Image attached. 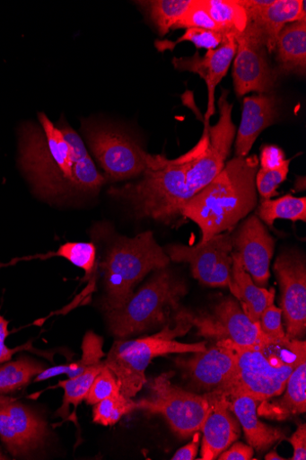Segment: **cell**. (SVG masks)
<instances>
[{
    "instance_id": "obj_1",
    "label": "cell",
    "mask_w": 306,
    "mask_h": 460,
    "mask_svg": "<svg viewBox=\"0 0 306 460\" xmlns=\"http://www.w3.org/2000/svg\"><path fill=\"white\" fill-rule=\"evenodd\" d=\"M38 118L19 128L18 162L34 194L48 201L97 195L107 181L79 135L66 120Z\"/></svg>"
},
{
    "instance_id": "obj_2",
    "label": "cell",
    "mask_w": 306,
    "mask_h": 460,
    "mask_svg": "<svg viewBox=\"0 0 306 460\" xmlns=\"http://www.w3.org/2000/svg\"><path fill=\"white\" fill-rule=\"evenodd\" d=\"M257 155L236 156L208 185L183 206L181 217L201 230L200 243L233 229L257 207Z\"/></svg>"
},
{
    "instance_id": "obj_3",
    "label": "cell",
    "mask_w": 306,
    "mask_h": 460,
    "mask_svg": "<svg viewBox=\"0 0 306 460\" xmlns=\"http://www.w3.org/2000/svg\"><path fill=\"white\" fill-rule=\"evenodd\" d=\"M210 127L195 147L176 159H165L148 169L143 179L120 188H111L110 196L126 201L138 219H152L165 225L176 222L181 217L186 204L187 174L195 160L205 150Z\"/></svg>"
},
{
    "instance_id": "obj_4",
    "label": "cell",
    "mask_w": 306,
    "mask_h": 460,
    "mask_svg": "<svg viewBox=\"0 0 306 460\" xmlns=\"http://www.w3.org/2000/svg\"><path fill=\"white\" fill-rule=\"evenodd\" d=\"M231 344L236 357L237 378L225 395L228 399L245 395L260 402L278 397L293 371L306 360V343L298 340L274 341L254 347Z\"/></svg>"
},
{
    "instance_id": "obj_5",
    "label": "cell",
    "mask_w": 306,
    "mask_h": 460,
    "mask_svg": "<svg viewBox=\"0 0 306 460\" xmlns=\"http://www.w3.org/2000/svg\"><path fill=\"white\" fill-rule=\"evenodd\" d=\"M170 262L151 231L133 238L116 236L98 263L104 286L102 309L109 313L123 307L148 274L167 268Z\"/></svg>"
},
{
    "instance_id": "obj_6",
    "label": "cell",
    "mask_w": 306,
    "mask_h": 460,
    "mask_svg": "<svg viewBox=\"0 0 306 460\" xmlns=\"http://www.w3.org/2000/svg\"><path fill=\"white\" fill-rule=\"evenodd\" d=\"M176 325L167 323L153 336L133 341H117L103 363L116 375L120 394L134 399L147 385L145 371L153 358L169 354L197 353L206 350V343L187 344L177 341L193 325L174 314Z\"/></svg>"
},
{
    "instance_id": "obj_7",
    "label": "cell",
    "mask_w": 306,
    "mask_h": 460,
    "mask_svg": "<svg viewBox=\"0 0 306 460\" xmlns=\"http://www.w3.org/2000/svg\"><path fill=\"white\" fill-rule=\"evenodd\" d=\"M167 268L154 271L123 307L106 313L114 337L124 340L164 326L179 310L188 288Z\"/></svg>"
},
{
    "instance_id": "obj_8",
    "label": "cell",
    "mask_w": 306,
    "mask_h": 460,
    "mask_svg": "<svg viewBox=\"0 0 306 460\" xmlns=\"http://www.w3.org/2000/svg\"><path fill=\"white\" fill-rule=\"evenodd\" d=\"M84 137L98 163L105 172L106 181H127L154 169L164 160L163 155H153L122 129L111 124L85 121Z\"/></svg>"
},
{
    "instance_id": "obj_9",
    "label": "cell",
    "mask_w": 306,
    "mask_h": 460,
    "mask_svg": "<svg viewBox=\"0 0 306 460\" xmlns=\"http://www.w3.org/2000/svg\"><path fill=\"white\" fill-rule=\"evenodd\" d=\"M172 372L162 373L148 384L149 394L137 402V410L165 418L182 438L202 430L209 411L206 394L199 395L171 383Z\"/></svg>"
},
{
    "instance_id": "obj_10",
    "label": "cell",
    "mask_w": 306,
    "mask_h": 460,
    "mask_svg": "<svg viewBox=\"0 0 306 460\" xmlns=\"http://www.w3.org/2000/svg\"><path fill=\"white\" fill-rule=\"evenodd\" d=\"M165 253L170 261L188 263L196 279L209 287L232 288V236L223 233L196 246L170 244Z\"/></svg>"
},
{
    "instance_id": "obj_11",
    "label": "cell",
    "mask_w": 306,
    "mask_h": 460,
    "mask_svg": "<svg viewBox=\"0 0 306 460\" xmlns=\"http://www.w3.org/2000/svg\"><path fill=\"white\" fill-rule=\"evenodd\" d=\"M176 314L196 326L200 336L216 341H231L241 347H254L275 341L267 336L259 323L252 322L232 298L221 301L210 313L194 314L179 310Z\"/></svg>"
},
{
    "instance_id": "obj_12",
    "label": "cell",
    "mask_w": 306,
    "mask_h": 460,
    "mask_svg": "<svg viewBox=\"0 0 306 460\" xmlns=\"http://www.w3.org/2000/svg\"><path fill=\"white\" fill-rule=\"evenodd\" d=\"M229 94V91L223 89L218 100L220 119L209 128L207 146L187 174L186 203L220 174L226 164L236 135L232 121L233 105L228 100Z\"/></svg>"
},
{
    "instance_id": "obj_13",
    "label": "cell",
    "mask_w": 306,
    "mask_h": 460,
    "mask_svg": "<svg viewBox=\"0 0 306 460\" xmlns=\"http://www.w3.org/2000/svg\"><path fill=\"white\" fill-rule=\"evenodd\" d=\"M178 358L177 365L185 377L199 391L226 395L237 378V362L230 341H217L205 351Z\"/></svg>"
},
{
    "instance_id": "obj_14",
    "label": "cell",
    "mask_w": 306,
    "mask_h": 460,
    "mask_svg": "<svg viewBox=\"0 0 306 460\" xmlns=\"http://www.w3.org/2000/svg\"><path fill=\"white\" fill-rule=\"evenodd\" d=\"M237 51L233 66L234 89L239 98L249 93H271L280 77L267 58L264 40L249 29L236 35Z\"/></svg>"
},
{
    "instance_id": "obj_15",
    "label": "cell",
    "mask_w": 306,
    "mask_h": 460,
    "mask_svg": "<svg viewBox=\"0 0 306 460\" xmlns=\"http://www.w3.org/2000/svg\"><path fill=\"white\" fill-rule=\"evenodd\" d=\"M48 424L33 410L8 395H0V439L15 457L27 456L45 446Z\"/></svg>"
},
{
    "instance_id": "obj_16",
    "label": "cell",
    "mask_w": 306,
    "mask_h": 460,
    "mask_svg": "<svg viewBox=\"0 0 306 460\" xmlns=\"http://www.w3.org/2000/svg\"><path fill=\"white\" fill-rule=\"evenodd\" d=\"M281 288V309L286 337L298 340L306 332V264L294 251L282 253L274 265Z\"/></svg>"
},
{
    "instance_id": "obj_17",
    "label": "cell",
    "mask_w": 306,
    "mask_h": 460,
    "mask_svg": "<svg viewBox=\"0 0 306 460\" xmlns=\"http://www.w3.org/2000/svg\"><path fill=\"white\" fill-rule=\"evenodd\" d=\"M247 13V28L266 44L267 52L275 50L277 38L285 25L306 20L304 0H238Z\"/></svg>"
},
{
    "instance_id": "obj_18",
    "label": "cell",
    "mask_w": 306,
    "mask_h": 460,
    "mask_svg": "<svg viewBox=\"0 0 306 460\" xmlns=\"http://www.w3.org/2000/svg\"><path fill=\"white\" fill-rule=\"evenodd\" d=\"M232 236L233 250L256 285L266 288L275 243L264 224L255 216L246 219Z\"/></svg>"
},
{
    "instance_id": "obj_19",
    "label": "cell",
    "mask_w": 306,
    "mask_h": 460,
    "mask_svg": "<svg viewBox=\"0 0 306 460\" xmlns=\"http://www.w3.org/2000/svg\"><path fill=\"white\" fill-rule=\"evenodd\" d=\"M237 51L236 35L226 34L223 45L209 50L205 57L196 53L191 58H174L172 65L176 69L197 74L205 81L208 92L207 111L205 116V125H210V118L214 114V93L218 84L227 75Z\"/></svg>"
},
{
    "instance_id": "obj_20",
    "label": "cell",
    "mask_w": 306,
    "mask_h": 460,
    "mask_svg": "<svg viewBox=\"0 0 306 460\" xmlns=\"http://www.w3.org/2000/svg\"><path fill=\"white\" fill-rule=\"evenodd\" d=\"M209 401L202 432L201 458L214 460L228 449L240 435V425L231 409L230 400L220 393L205 394Z\"/></svg>"
},
{
    "instance_id": "obj_21",
    "label": "cell",
    "mask_w": 306,
    "mask_h": 460,
    "mask_svg": "<svg viewBox=\"0 0 306 460\" xmlns=\"http://www.w3.org/2000/svg\"><path fill=\"white\" fill-rule=\"evenodd\" d=\"M277 116V101L274 95L258 94L245 98L236 138V155L248 156L258 136L275 122Z\"/></svg>"
},
{
    "instance_id": "obj_22",
    "label": "cell",
    "mask_w": 306,
    "mask_h": 460,
    "mask_svg": "<svg viewBox=\"0 0 306 460\" xmlns=\"http://www.w3.org/2000/svg\"><path fill=\"white\" fill-rule=\"evenodd\" d=\"M306 411V360L291 374L284 393L275 398L260 402L257 412L268 420L285 421Z\"/></svg>"
},
{
    "instance_id": "obj_23",
    "label": "cell",
    "mask_w": 306,
    "mask_h": 460,
    "mask_svg": "<svg viewBox=\"0 0 306 460\" xmlns=\"http://www.w3.org/2000/svg\"><path fill=\"white\" fill-rule=\"evenodd\" d=\"M231 409L242 427L248 444L258 452L270 449L275 443L285 438V433L258 420V403L249 396L229 399Z\"/></svg>"
},
{
    "instance_id": "obj_24",
    "label": "cell",
    "mask_w": 306,
    "mask_h": 460,
    "mask_svg": "<svg viewBox=\"0 0 306 460\" xmlns=\"http://www.w3.org/2000/svg\"><path fill=\"white\" fill-rule=\"evenodd\" d=\"M232 294L236 297L242 311L254 323H258L267 307L275 303V289L271 290L258 287L243 267L240 255L232 252Z\"/></svg>"
},
{
    "instance_id": "obj_25",
    "label": "cell",
    "mask_w": 306,
    "mask_h": 460,
    "mask_svg": "<svg viewBox=\"0 0 306 460\" xmlns=\"http://www.w3.org/2000/svg\"><path fill=\"white\" fill-rule=\"evenodd\" d=\"M279 75L294 74L305 76L306 20L289 23L279 33L275 50Z\"/></svg>"
},
{
    "instance_id": "obj_26",
    "label": "cell",
    "mask_w": 306,
    "mask_h": 460,
    "mask_svg": "<svg viewBox=\"0 0 306 460\" xmlns=\"http://www.w3.org/2000/svg\"><path fill=\"white\" fill-rule=\"evenodd\" d=\"M256 216L269 226L278 219L305 223L306 198L286 194L277 199H264L258 206Z\"/></svg>"
},
{
    "instance_id": "obj_27",
    "label": "cell",
    "mask_w": 306,
    "mask_h": 460,
    "mask_svg": "<svg viewBox=\"0 0 306 460\" xmlns=\"http://www.w3.org/2000/svg\"><path fill=\"white\" fill-rule=\"evenodd\" d=\"M46 368V365L28 357L0 365V395L22 389Z\"/></svg>"
},
{
    "instance_id": "obj_28",
    "label": "cell",
    "mask_w": 306,
    "mask_h": 460,
    "mask_svg": "<svg viewBox=\"0 0 306 460\" xmlns=\"http://www.w3.org/2000/svg\"><path fill=\"white\" fill-rule=\"evenodd\" d=\"M202 4L225 34L237 35L245 30L247 13L238 0H202Z\"/></svg>"
},
{
    "instance_id": "obj_29",
    "label": "cell",
    "mask_w": 306,
    "mask_h": 460,
    "mask_svg": "<svg viewBox=\"0 0 306 460\" xmlns=\"http://www.w3.org/2000/svg\"><path fill=\"white\" fill-rule=\"evenodd\" d=\"M194 0H154L141 2L161 36L172 30L193 4Z\"/></svg>"
},
{
    "instance_id": "obj_30",
    "label": "cell",
    "mask_w": 306,
    "mask_h": 460,
    "mask_svg": "<svg viewBox=\"0 0 306 460\" xmlns=\"http://www.w3.org/2000/svg\"><path fill=\"white\" fill-rule=\"evenodd\" d=\"M104 367L103 361L96 366L86 369L84 372L76 376L74 378H69L58 383V386L64 389L65 394L62 406L57 410V416L67 420L70 413V407L74 405L76 408L84 401L87 394Z\"/></svg>"
},
{
    "instance_id": "obj_31",
    "label": "cell",
    "mask_w": 306,
    "mask_h": 460,
    "mask_svg": "<svg viewBox=\"0 0 306 460\" xmlns=\"http://www.w3.org/2000/svg\"><path fill=\"white\" fill-rule=\"evenodd\" d=\"M97 246L94 243L69 242L52 253V257L64 258L84 271L82 281L91 280L98 267Z\"/></svg>"
},
{
    "instance_id": "obj_32",
    "label": "cell",
    "mask_w": 306,
    "mask_h": 460,
    "mask_svg": "<svg viewBox=\"0 0 306 460\" xmlns=\"http://www.w3.org/2000/svg\"><path fill=\"white\" fill-rule=\"evenodd\" d=\"M94 406V423L109 427L118 423L124 415L136 411L137 402L118 394L100 402Z\"/></svg>"
},
{
    "instance_id": "obj_33",
    "label": "cell",
    "mask_w": 306,
    "mask_h": 460,
    "mask_svg": "<svg viewBox=\"0 0 306 460\" xmlns=\"http://www.w3.org/2000/svg\"><path fill=\"white\" fill-rule=\"evenodd\" d=\"M225 37V33L198 28H190L188 29L186 33L178 40H158L156 41L155 46L160 52H163L165 50L172 51L174 48L183 43V41H190V43H193L197 49H203L209 51L220 48L223 45Z\"/></svg>"
},
{
    "instance_id": "obj_34",
    "label": "cell",
    "mask_w": 306,
    "mask_h": 460,
    "mask_svg": "<svg viewBox=\"0 0 306 460\" xmlns=\"http://www.w3.org/2000/svg\"><path fill=\"white\" fill-rule=\"evenodd\" d=\"M292 159L287 161L274 171L259 170L256 174L255 184L256 189L264 199H271L273 197L279 195V186L287 180L289 173V166Z\"/></svg>"
},
{
    "instance_id": "obj_35",
    "label": "cell",
    "mask_w": 306,
    "mask_h": 460,
    "mask_svg": "<svg viewBox=\"0 0 306 460\" xmlns=\"http://www.w3.org/2000/svg\"><path fill=\"white\" fill-rule=\"evenodd\" d=\"M118 394H120V388L116 375L104 364L84 401L87 404L95 405Z\"/></svg>"
},
{
    "instance_id": "obj_36",
    "label": "cell",
    "mask_w": 306,
    "mask_h": 460,
    "mask_svg": "<svg viewBox=\"0 0 306 460\" xmlns=\"http://www.w3.org/2000/svg\"><path fill=\"white\" fill-rule=\"evenodd\" d=\"M183 28H198L224 33L220 26H218L210 17L202 4V0H194L193 4L190 6L188 11L184 14L176 26L172 28V30Z\"/></svg>"
},
{
    "instance_id": "obj_37",
    "label": "cell",
    "mask_w": 306,
    "mask_h": 460,
    "mask_svg": "<svg viewBox=\"0 0 306 460\" xmlns=\"http://www.w3.org/2000/svg\"><path fill=\"white\" fill-rule=\"evenodd\" d=\"M259 327L267 336L275 341L288 339L283 325V312L275 306V303L270 304L264 313L261 314Z\"/></svg>"
},
{
    "instance_id": "obj_38",
    "label": "cell",
    "mask_w": 306,
    "mask_h": 460,
    "mask_svg": "<svg viewBox=\"0 0 306 460\" xmlns=\"http://www.w3.org/2000/svg\"><path fill=\"white\" fill-rule=\"evenodd\" d=\"M287 161L283 149L275 145H266L261 147L258 162L261 170L274 171L279 169Z\"/></svg>"
},
{
    "instance_id": "obj_39",
    "label": "cell",
    "mask_w": 306,
    "mask_h": 460,
    "mask_svg": "<svg viewBox=\"0 0 306 460\" xmlns=\"http://www.w3.org/2000/svg\"><path fill=\"white\" fill-rule=\"evenodd\" d=\"M9 321L0 314V365L10 361L13 355L28 348L31 343H28L21 348L10 349L6 345V340L9 337Z\"/></svg>"
},
{
    "instance_id": "obj_40",
    "label": "cell",
    "mask_w": 306,
    "mask_h": 460,
    "mask_svg": "<svg viewBox=\"0 0 306 460\" xmlns=\"http://www.w3.org/2000/svg\"><path fill=\"white\" fill-rule=\"evenodd\" d=\"M293 448V456L292 460L306 459V426L300 425L293 436L288 438Z\"/></svg>"
},
{
    "instance_id": "obj_41",
    "label": "cell",
    "mask_w": 306,
    "mask_h": 460,
    "mask_svg": "<svg viewBox=\"0 0 306 460\" xmlns=\"http://www.w3.org/2000/svg\"><path fill=\"white\" fill-rule=\"evenodd\" d=\"M254 449L249 445L235 443L231 448L226 449L220 456V460H250L253 457Z\"/></svg>"
},
{
    "instance_id": "obj_42",
    "label": "cell",
    "mask_w": 306,
    "mask_h": 460,
    "mask_svg": "<svg viewBox=\"0 0 306 460\" xmlns=\"http://www.w3.org/2000/svg\"><path fill=\"white\" fill-rule=\"evenodd\" d=\"M200 437L201 436L199 432L195 433L193 440L187 446L180 448L176 454H174L171 459L194 460L198 454Z\"/></svg>"
},
{
    "instance_id": "obj_43",
    "label": "cell",
    "mask_w": 306,
    "mask_h": 460,
    "mask_svg": "<svg viewBox=\"0 0 306 460\" xmlns=\"http://www.w3.org/2000/svg\"><path fill=\"white\" fill-rule=\"evenodd\" d=\"M267 460H284L285 458L281 456L275 450L271 451L266 456Z\"/></svg>"
},
{
    "instance_id": "obj_44",
    "label": "cell",
    "mask_w": 306,
    "mask_h": 460,
    "mask_svg": "<svg viewBox=\"0 0 306 460\" xmlns=\"http://www.w3.org/2000/svg\"><path fill=\"white\" fill-rule=\"evenodd\" d=\"M9 459L4 454L0 451V460H6Z\"/></svg>"
}]
</instances>
